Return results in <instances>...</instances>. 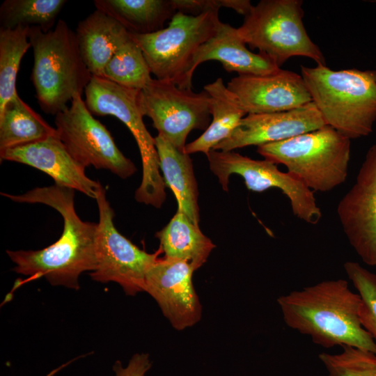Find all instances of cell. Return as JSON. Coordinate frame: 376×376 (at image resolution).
I'll list each match as a JSON object with an SVG mask.
<instances>
[{
  "instance_id": "cell-1",
  "label": "cell",
  "mask_w": 376,
  "mask_h": 376,
  "mask_svg": "<svg viewBox=\"0 0 376 376\" xmlns=\"http://www.w3.org/2000/svg\"><path fill=\"white\" fill-rule=\"evenodd\" d=\"M2 196L18 203H41L60 213L63 229L59 239L40 250H8L13 270L31 279L44 277L52 285L79 288V277L97 265V223L84 221L75 208V190L56 184L36 187L25 193Z\"/></svg>"
},
{
  "instance_id": "cell-2",
  "label": "cell",
  "mask_w": 376,
  "mask_h": 376,
  "mask_svg": "<svg viewBox=\"0 0 376 376\" xmlns=\"http://www.w3.org/2000/svg\"><path fill=\"white\" fill-rule=\"evenodd\" d=\"M285 324L324 348L350 346L376 354L359 319L361 298L344 279L327 280L280 296Z\"/></svg>"
},
{
  "instance_id": "cell-3",
  "label": "cell",
  "mask_w": 376,
  "mask_h": 376,
  "mask_svg": "<svg viewBox=\"0 0 376 376\" xmlns=\"http://www.w3.org/2000/svg\"><path fill=\"white\" fill-rule=\"evenodd\" d=\"M301 75L325 123L348 139L368 136L376 121V70L301 66Z\"/></svg>"
},
{
  "instance_id": "cell-4",
  "label": "cell",
  "mask_w": 376,
  "mask_h": 376,
  "mask_svg": "<svg viewBox=\"0 0 376 376\" xmlns=\"http://www.w3.org/2000/svg\"><path fill=\"white\" fill-rule=\"evenodd\" d=\"M33 51L31 79L37 101L46 113L56 116L68 108L77 94L82 95L92 75L80 54L75 32L59 19L53 29L43 32L30 27Z\"/></svg>"
},
{
  "instance_id": "cell-5",
  "label": "cell",
  "mask_w": 376,
  "mask_h": 376,
  "mask_svg": "<svg viewBox=\"0 0 376 376\" xmlns=\"http://www.w3.org/2000/svg\"><path fill=\"white\" fill-rule=\"evenodd\" d=\"M351 140L329 125L258 146L265 159L283 164L311 190L326 192L347 177Z\"/></svg>"
},
{
  "instance_id": "cell-6",
  "label": "cell",
  "mask_w": 376,
  "mask_h": 376,
  "mask_svg": "<svg viewBox=\"0 0 376 376\" xmlns=\"http://www.w3.org/2000/svg\"><path fill=\"white\" fill-rule=\"evenodd\" d=\"M301 0H261L244 16L237 33L279 68L293 56H304L326 65L319 47L303 23Z\"/></svg>"
},
{
  "instance_id": "cell-7",
  "label": "cell",
  "mask_w": 376,
  "mask_h": 376,
  "mask_svg": "<svg viewBox=\"0 0 376 376\" xmlns=\"http://www.w3.org/2000/svg\"><path fill=\"white\" fill-rule=\"evenodd\" d=\"M221 21L219 9L189 15L176 13L167 27L155 33L130 34L139 46L151 74L157 79L192 89L189 72L198 48L216 32Z\"/></svg>"
},
{
  "instance_id": "cell-8",
  "label": "cell",
  "mask_w": 376,
  "mask_h": 376,
  "mask_svg": "<svg viewBox=\"0 0 376 376\" xmlns=\"http://www.w3.org/2000/svg\"><path fill=\"white\" fill-rule=\"evenodd\" d=\"M102 77L92 76L86 86L85 103L93 115L113 116L123 122L133 135L141 157L142 180L135 198L159 208L166 199L163 177L153 138L146 127L139 104V92Z\"/></svg>"
},
{
  "instance_id": "cell-9",
  "label": "cell",
  "mask_w": 376,
  "mask_h": 376,
  "mask_svg": "<svg viewBox=\"0 0 376 376\" xmlns=\"http://www.w3.org/2000/svg\"><path fill=\"white\" fill-rule=\"evenodd\" d=\"M95 200L99 212L97 265L90 274L91 279L102 283L115 282L127 295L144 292L146 274L159 258L162 250L147 253L119 233L113 223L114 212L102 185Z\"/></svg>"
},
{
  "instance_id": "cell-10",
  "label": "cell",
  "mask_w": 376,
  "mask_h": 376,
  "mask_svg": "<svg viewBox=\"0 0 376 376\" xmlns=\"http://www.w3.org/2000/svg\"><path fill=\"white\" fill-rule=\"evenodd\" d=\"M138 100L143 116L152 120L158 134L182 152L189 132L206 130L210 124V98L204 90L195 93L168 81L152 79L139 91Z\"/></svg>"
},
{
  "instance_id": "cell-11",
  "label": "cell",
  "mask_w": 376,
  "mask_h": 376,
  "mask_svg": "<svg viewBox=\"0 0 376 376\" xmlns=\"http://www.w3.org/2000/svg\"><path fill=\"white\" fill-rule=\"evenodd\" d=\"M58 136L69 152L84 168L106 169L125 179L136 171L134 164L118 149L106 127L93 117L81 95L54 119Z\"/></svg>"
},
{
  "instance_id": "cell-12",
  "label": "cell",
  "mask_w": 376,
  "mask_h": 376,
  "mask_svg": "<svg viewBox=\"0 0 376 376\" xmlns=\"http://www.w3.org/2000/svg\"><path fill=\"white\" fill-rule=\"evenodd\" d=\"M207 157L210 170L224 191L228 190L230 175L237 174L251 191L280 189L290 200L293 214L298 219L310 224H316L320 219L322 212L313 191L290 173L281 171L272 162L253 159L233 151L215 150H211Z\"/></svg>"
},
{
  "instance_id": "cell-13",
  "label": "cell",
  "mask_w": 376,
  "mask_h": 376,
  "mask_svg": "<svg viewBox=\"0 0 376 376\" xmlns=\"http://www.w3.org/2000/svg\"><path fill=\"white\" fill-rule=\"evenodd\" d=\"M337 214L358 256L376 267V143L366 152L354 184L339 201Z\"/></svg>"
},
{
  "instance_id": "cell-14",
  "label": "cell",
  "mask_w": 376,
  "mask_h": 376,
  "mask_svg": "<svg viewBox=\"0 0 376 376\" xmlns=\"http://www.w3.org/2000/svg\"><path fill=\"white\" fill-rule=\"evenodd\" d=\"M195 272L182 260L158 258L148 269L144 292L157 303L172 327L182 331L198 322L202 306L192 282Z\"/></svg>"
},
{
  "instance_id": "cell-15",
  "label": "cell",
  "mask_w": 376,
  "mask_h": 376,
  "mask_svg": "<svg viewBox=\"0 0 376 376\" xmlns=\"http://www.w3.org/2000/svg\"><path fill=\"white\" fill-rule=\"evenodd\" d=\"M226 86L246 115L286 111L312 102L301 75L281 68L264 75H238Z\"/></svg>"
},
{
  "instance_id": "cell-16",
  "label": "cell",
  "mask_w": 376,
  "mask_h": 376,
  "mask_svg": "<svg viewBox=\"0 0 376 376\" xmlns=\"http://www.w3.org/2000/svg\"><path fill=\"white\" fill-rule=\"evenodd\" d=\"M326 125L313 102L286 111L247 114L230 136L213 150L233 151L249 146H259L286 140Z\"/></svg>"
},
{
  "instance_id": "cell-17",
  "label": "cell",
  "mask_w": 376,
  "mask_h": 376,
  "mask_svg": "<svg viewBox=\"0 0 376 376\" xmlns=\"http://www.w3.org/2000/svg\"><path fill=\"white\" fill-rule=\"evenodd\" d=\"M0 158L32 166L47 173L54 184L95 200L102 185L86 175V168L75 159L58 135L6 149L0 152Z\"/></svg>"
},
{
  "instance_id": "cell-18",
  "label": "cell",
  "mask_w": 376,
  "mask_h": 376,
  "mask_svg": "<svg viewBox=\"0 0 376 376\" xmlns=\"http://www.w3.org/2000/svg\"><path fill=\"white\" fill-rule=\"evenodd\" d=\"M212 60L219 61L226 71L239 75H264L281 68L265 55L249 51L237 29L221 22L215 33L194 54L189 68L190 78L200 64Z\"/></svg>"
},
{
  "instance_id": "cell-19",
  "label": "cell",
  "mask_w": 376,
  "mask_h": 376,
  "mask_svg": "<svg viewBox=\"0 0 376 376\" xmlns=\"http://www.w3.org/2000/svg\"><path fill=\"white\" fill-rule=\"evenodd\" d=\"M75 32L81 57L95 77H102L109 61L130 39L117 20L98 9L81 20Z\"/></svg>"
},
{
  "instance_id": "cell-20",
  "label": "cell",
  "mask_w": 376,
  "mask_h": 376,
  "mask_svg": "<svg viewBox=\"0 0 376 376\" xmlns=\"http://www.w3.org/2000/svg\"><path fill=\"white\" fill-rule=\"evenodd\" d=\"M155 143L164 183L174 194L178 210L198 226V190L189 155L161 134L155 137Z\"/></svg>"
},
{
  "instance_id": "cell-21",
  "label": "cell",
  "mask_w": 376,
  "mask_h": 376,
  "mask_svg": "<svg viewBox=\"0 0 376 376\" xmlns=\"http://www.w3.org/2000/svg\"><path fill=\"white\" fill-rule=\"evenodd\" d=\"M210 98L212 121L205 132L194 141L186 144L185 152H201L207 155L220 142L233 132L246 113L238 98L219 77L203 86Z\"/></svg>"
},
{
  "instance_id": "cell-22",
  "label": "cell",
  "mask_w": 376,
  "mask_h": 376,
  "mask_svg": "<svg viewBox=\"0 0 376 376\" xmlns=\"http://www.w3.org/2000/svg\"><path fill=\"white\" fill-rule=\"evenodd\" d=\"M93 3L131 34L160 31L177 13L175 0H95Z\"/></svg>"
},
{
  "instance_id": "cell-23",
  "label": "cell",
  "mask_w": 376,
  "mask_h": 376,
  "mask_svg": "<svg viewBox=\"0 0 376 376\" xmlns=\"http://www.w3.org/2000/svg\"><path fill=\"white\" fill-rule=\"evenodd\" d=\"M155 237L159 240V249L164 253V258L185 260L195 271L207 261L216 246L198 225L178 210Z\"/></svg>"
},
{
  "instance_id": "cell-24",
  "label": "cell",
  "mask_w": 376,
  "mask_h": 376,
  "mask_svg": "<svg viewBox=\"0 0 376 376\" xmlns=\"http://www.w3.org/2000/svg\"><path fill=\"white\" fill-rule=\"evenodd\" d=\"M58 135L47 123L17 95L0 110V152Z\"/></svg>"
},
{
  "instance_id": "cell-25",
  "label": "cell",
  "mask_w": 376,
  "mask_h": 376,
  "mask_svg": "<svg viewBox=\"0 0 376 376\" xmlns=\"http://www.w3.org/2000/svg\"><path fill=\"white\" fill-rule=\"evenodd\" d=\"M67 3L65 0H5L0 6V29L38 27L47 32Z\"/></svg>"
},
{
  "instance_id": "cell-26",
  "label": "cell",
  "mask_w": 376,
  "mask_h": 376,
  "mask_svg": "<svg viewBox=\"0 0 376 376\" xmlns=\"http://www.w3.org/2000/svg\"><path fill=\"white\" fill-rule=\"evenodd\" d=\"M29 26L0 29V110L17 94L16 79L21 61L31 47Z\"/></svg>"
},
{
  "instance_id": "cell-27",
  "label": "cell",
  "mask_w": 376,
  "mask_h": 376,
  "mask_svg": "<svg viewBox=\"0 0 376 376\" xmlns=\"http://www.w3.org/2000/svg\"><path fill=\"white\" fill-rule=\"evenodd\" d=\"M150 74L141 48L130 37L107 64L102 77L125 87L141 90L152 79Z\"/></svg>"
},
{
  "instance_id": "cell-28",
  "label": "cell",
  "mask_w": 376,
  "mask_h": 376,
  "mask_svg": "<svg viewBox=\"0 0 376 376\" xmlns=\"http://www.w3.org/2000/svg\"><path fill=\"white\" fill-rule=\"evenodd\" d=\"M318 357L328 376H376V354L370 351L343 346L339 353Z\"/></svg>"
},
{
  "instance_id": "cell-29",
  "label": "cell",
  "mask_w": 376,
  "mask_h": 376,
  "mask_svg": "<svg viewBox=\"0 0 376 376\" xmlns=\"http://www.w3.org/2000/svg\"><path fill=\"white\" fill-rule=\"evenodd\" d=\"M344 269L361 298V324L376 342V274L353 261L346 262Z\"/></svg>"
},
{
  "instance_id": "cell-30",
  "label": "cell",
  "mask_w": 376,
  "mask_h": 376,
  "mask_svg": "<svg viewBox=\"0 0 376 376\" xmlns=\"http://www.w3.org/2000/svg\"><path fill=\"white\" fill-rule=\"evenodd\" d=\"M151 365L148 354L137 353L132 357L126 367H123L122 363L117 361L113 366V370L114 376H146Z\"/></svg>"
},
{
  "instance_id": "cell-31",
  "label": "cell",
  "mask_w": 376,
  "mask_h": 376,
  "mask_svg": "<svg viewBox=\"0 0 376 376\" xmlns=\"http://www.w3.org/2000/svg\"><path fill=\"white\" fill-rule=\"evenodd\" d=\"M221 7L231 8L237 13L246 15L253 5L249 0H221Z\"/></svg>"
}]
</instances>
